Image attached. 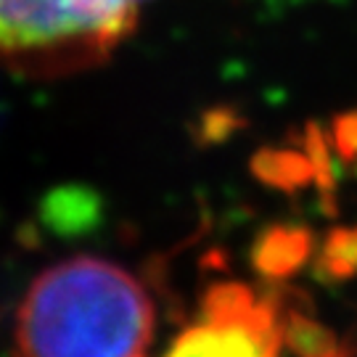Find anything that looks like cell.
I'll list each match as a JSON object with an SVG mask.
<instances>
[{"label": "cell", "mask_w": 357, "mask_h": 357, "mask_svg": "<svg viewBox=\"0 0 357 357\" xmlns=\"http://www.w3.org/2000/svg\"><path fill=\"white\" fill-rule=\"evenodd\" d=\"M153 302L130 270L101 257H72L43 270L16 310L19 357H143Z\"/></svg>", "instance_id": "6da1fadb"}, {"label": "cell", "mask_w": 357, "mask_h": 357, "mask_svg": "<svg viewBox=\"0 0 357 357\" xmlns=\"http://www.w3.org/2000/svg\"><path fill=\"white\" fill-rule=\"evenodd\" d=\"M135 29L96 0H0V66L32 79L103 64Z\"/></svg>", "instance_id": "7a4b0ae2"}, {"label": "cell", "mask_w": 357, "mask_h": 357, "mask_svg": "<svg viewBox=\"0 0 357 357\" xmlns=\"http://www.w3.org/2000/svg\"><path fill=\"white\" fill-rule=\"evenodd\" d=\"M283 318L278 305L246 283H215L196 318L162 357H281Z\"/></svg>", "instance_id": "3957f363"}, {"label": "cell", "mask_w": 357, "mask_h": 357, "mask_svg": "<svg viewBox=\"0 0 357 357\" xmlns=\"http://www.w3.org/2000/svg\"><path fill=\"white\" fill-rule=\"evenodd\" d=\"M310 252V236L305 230H275L265 243L262 268L270 275H286L291 273Z\"/></svg>", "instance_id": "277c9868"}, {"label": "cell", "mask_w": 357, "mask_h": 357, "mask_svg": "<svg viewBox=\"0 0 357 357\" xmlns=\"http://www.w3.org/2000/svg\"><path fill=\"white\" fill-rule=\"evenodd\" d=\"M323 262L331 275L349 278L357 270V228H342L331 233L323 252Z\"/></svg>", "instance_id": "5b68a950"}, {"label": "cell", "mask_w": 357, "mask_h": 357, "mask_svg": "<svg viewBox=\"0 0 357 357\" xmlns=\"http://www.w3.org/2000/svg\"><path fill=\"white\" fill-rule=\"evenodd\" d=\"M103 11H109L114 19L125 22L128 26H138V16H141V8L151 0H96Z\"/></svg>", "instance_id": "8992f818"}, {"label": "cell", "mask_w": 357, "mask_h": 357, "mask_svg": "<svg viewBox=\"0 0 357 357\" xmlns=\"http://www.w3.org/2000/svg\"><path fill=\"white\" fill-rule=\"evenodd\" d=\"M336 146L344 159L357 156V112L336 119Z\"/></svg>", "instance_id": "52a82bcc"}]
</instances>
